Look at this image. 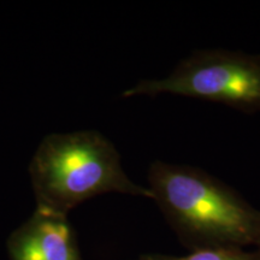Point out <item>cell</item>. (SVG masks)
I'll return each mask as SVG.
<instances>
[{
    "instance_id": "obj_4",
    "label": "cell",
    "mask_w": 260,
    "mask_h": 260,
    "mask_svg": "<svg viewBox=\"0 0 260 260\" xmlns=\"http://www.w3.org/2000/svg\"><path fill=\"white\" fill-rule=\"evenodd\" d=\"M6 247L10 260H82L68 216L37 209L10 234Z\"/></svg>"
},
{
    "instance_id": "obj_3",
    "label": "cell",
    "mask_w": 260,
    "mask_h": 260,
    "mask_svg": "<svg viewBox=\"0 0 260 260\" xmlns=\"http://www.w3.org/2000/svg\"><path fill=\"white\" fill-rule=\"evenodd\" d=\"M165 93L224 104L242 112H258L260 56L225 50L195 51L168 77L140 81L122 96Z\"/></svg>"
},
{
    "instance_id": "obj_5",
    "label": "cell",
    "mask_w": 260,
    "mask_h": 260,
    "mask_svg": "<svg viewBox=\"0 0 260 260\" xmlns=\"http://www.w3.org/2000/svg\"><path fill=\"white\" fill-rule=\"evenodd\" d=\"M134 260H258V256L254 249L248 251L243 248H219L195 251L181 256L149 253L140 255Z\"/></svg>"
},
{
    "instance_id": "obj_1",
    "label": "cell",
    "mask_w": 260,
    "mask_h": 260,
    "mask_svg": "<svg viewBox=\"0 0 260 260\" xmlns=\"http://www.w3.org/2000/svg\"><path fill=\"white\" fill-rule=\"evenodd\" d=\"M148 182L152 200L190 252L255 246L260 211L218 178L157 160L149 167Z\"/></svg>"
},
{
    "instance_id": "obj_6",
    "label": "cell",
    "mask_w": 260,
    "mask_h": 260,
    "mask_svg": "<svg viewBox=\"0 0 260 260\" xmlns=\"http://www.w3.org/2000/svg\"><path fill=\"white\" fill-rule=\"evenodd\" d=\"M254 251L256 253V256H258V260H260V234L258 237V241H256L255 246H254Z\"/></svg>"
},
{
    "instance_id": "obj_2",
    "label": "cell",
    "mask_w": 260,
    "mask_h": 260,
    "mask_svg": "<svg viewBox=\"0 0 260 260\" xmlns=\"http://www.w3.org/2000/svg\"><path fill=\"white\" fill-rule=\"evenodd\" d=\"M28 170L37 210L45 212L68 216L84 201L105 193L152 199L149 188L126 176L112 142L94 130L46 136Z\"/></svg>"
}]
</instances>
